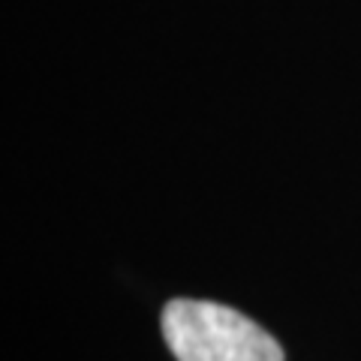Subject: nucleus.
Wrapping results in <instances>:
<instances>
[{
    "label": "nucleus",
    "instance_id": "obj_1",
    "mask_svg": "<svg viewBox=\"0 0 361 361\" xmlns=\"http://www.w3.org/2000/svg\"><path fill=\"white\" fill-rule=\"evenodd\" d=\"M160 329L178 361H283V349L262 325L217 301H169Z\"/></svg>",
    "mask_w": 361,
    "mask_h": 361
}]
</instances>
